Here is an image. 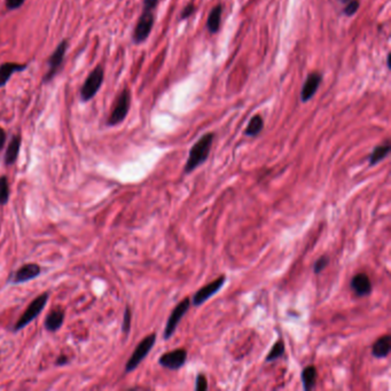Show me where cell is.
Returning a JSON list of instances; mask_svg holds the SVG:
<instances>
[{"label": "cell", "instance_id": "16", "mask_svg": "<svg viewBox=\"0 0 391 391\" xmlns=\"http://www.w3.org/2000/svg\"><path fill=\"white\" fill-rule=\"evenodd\" d=\"M391 350V336L389 334L383 335L380 338L376 339L372 348V355L375 358H385L388 357Z\"/></svg>", "mask_w": 391, "mask_h": 391}, {"label": "cell", "instance_id": "6", "mask_svg": "<svg viewBox=\"0 0 391 391\" xmlns=\"http://www.w3.org/2000/svg\"><path fill=\"white\" fill-rule=\"evenodd\" d=\"M67 50H68V40L64 39L57 46V48L54 50V52L51 54V57L48 58V61H47V72L45 74L44 79H43L44 83H48L50 81H52L54 76L57 75L59 69L62 67Z\"/></svg>", "mask_w": 391, "mask_h": 391}, {"label": "cell", "instance_id": "2", "mask_svg": "<svg viewBox=\"0 0 391 391\" xmlns=\"http://www.w3.org/2000/svg\"><path fill=\"white\" fill-rule=\"evenodd\" d=\"M105 79V69L104 66H96L90 72V75L84 81L83 86L81 88V99L83 102H87L92 100L96 95V93L102 86Z\"/></svg>", "mask_w": 391, "mask_h": 391}, {"label": "cell", "instance_id": "9", "mask_svg": "<svg viewBox=\"0 0 391 391\" xmlns=\"http://www.w3.org/2000/svg\"><path fill=\"white\" fill-rule=\"evenodd\" d=\"M226 282V277L225 276H221L219 278H217L216 280H213L212 282L208 283L202 288L195 292L193 299L190 300L194 306H200L202 305L204 302L208 301L210 297H212L215 294H217L218 291L222 289V287L225 285Z\"/></svg>", "mask_w": 391, "mask_h": 391}, {"label": "cell", "instance_id": "31", "mask_svg": "<svg viewBox=\"0 0 391 391\" xmlns=\"http://www.w3.org/2000/svg\"><path fill=\"white\" fill-rule=\"evenodd\" d=\"M6 132L3 128H0V151L3 150L5 146V142H6Z\"/></svg>", "mask_w": 391, "mask_h": 391}, {"label": "cell", "instance_id": "10", "mask_svg": "<svg viewBox=\"0 0 391 391\" xmlns=\"http://www.w3.org/2000/svg\"><path fill=\"white\" fill-rule=\"evenodd\" d=\"M186 360H187V351L180 348L176 349L174 351L164 353L158 359V364L167 370L177 371L185 365Z\"/></svg>", "mask_w": 391, "mask_h": 391}, {"label": "cell", "instance_id": "17", "mask_svg": "<svg viewBox=\"0 0 391 391\" xmlns=\"http://www.w3.org/2000/svg\"><path fill=\"white\" fill-rule=\"evenodd\" d=\"M390 151H391V146H390L389 141H387L385 143H382V145L376 146L374 150L372 151V153L369 156L370 166L376 165L381 161H383L384 158L388 157V155L390 154Z\"/></svg>", "mask_w": 391, "mask_h": 391}, {"label": "cell", "instance_id": "12", "mask_svg": "<svg viewBox=\"0 0 391 391\" xmlns=\"http://www.w3.org/2000/svg\"><path fill=\"white\" fill-rule=\"evenodd\" d=\"M350 287L352 291L358 297H365L371 295L372 282L366 273H358L351 279Z\"/></svg>", "mask_w": 391, "mask_h": 391}, {"label": "cell", "instance_id": "23", "mask_svg": "<svg viewBox=\"0 0 391 391\" xmlns=\"http://www.w3.org/2000/svg\"><path fill=\"white\" fill-rule=\"evenodd\" d=\"M9 199V185L6 177H0V204H6Z\"/></svg>", "mask_w": 391, "mask_h": 391}, {"label": "cell", "instance_id": "4", "mask_svg": "<svg viewBox=\"0 0 391 391\" xmlns=\"http://www.w3.org/2000/svg\"><path fill=\"white\" fill-rule=\"evenodd\" d=\"M155 342H156V334L153 333L148 335V336H146L140 343L138 344L136 350H134L132 353L131 358L128 360L127 366H125V372H127V373H130V372L134 371L139 365H140V362L145 359L148 353L151 352Z\"/></svg>", "mask_w": 391, "mask_h": 391}, {"label": "cell", "instance_id": "7", "mask_svg": "<svg viewBox=\"0 0 391 391\" xmlns=\"http://www.w3.org/2000/svg\"><path fill=\"white\" fill-rule=\"evenodd\" d=\"M47 300H48L47 292H44V294L36 297V299L31 302V304L28 306L26 312L22 314L20 319H18L15 327H14V330L17 332V330L25 328L28 324L31 323V321L34 320L36 316L41 312V311H43L44 306L46 305V303H47Z\"/></svg>", "mask_w": 391, "mask_h": 391}, {"label": "cell", "instance_id": "11", "mask_svg": "<svg viewBox=\"0 0 391 391\" xmlns=\"http://www.w3.org/2000/svg\"><path fill=\"white\" fill-rule=\"evenodd\" d=\"M321 82H323V74L319 71L311 72L310 75L306 77L301 90V101L303 102V104L310 101L315 95Z\"/></svg>", "mask_w": 391, "mask_h": 391}, {"label": "cell", "instance_id": "27", "mask_svg": "<svg viewBox=\"0 0 391 391\" xmlns=\"http://www.w3.org/2000/svg\"><path fill=\"white\" fill-rule=\"evenodd\" d=\"M194 12H195V5L193 3L187 4L184 7L183 11H181V14H180V16H179V20L180 21L186 20V18H188L190 15H193Z\"/></svg>", "mask_w": 391, "mask_h": 391}, {"label": "cell", "instance_id": "26", "mask_svg": "<svg viewBox=\"0 0 391 391\" xmlns=\"http://www.w3.org/2000/svg\"><path fill=\"white\" fill-rule=\"evenodd\" d=\"M130 328H131V310L128 306L127 310H125L124 313V319H123V326H122V330L124 334H128L130 332Z\"/></svg>", "mask_w": 391, "mask_h": 391}, {"label": "cell", "instance_id": "20", "mask_svg": "<svg viewBox=\"0 0 391 391\" xmlns=\"http://www.w3.org/2000/svg\"><path fill=\"white\" fill-rule=\"evenodd\" d=\"M20 147H21V137L14 136L11 140V143H9L7 147L6 154H5V163H6L7 165H11L16 161V158L18 156V152H20Z\"/></svg>", "mask_w": 391, "mask_h": 391}, {"label": "cell", "instance_id": "13", "mask_svg": "<svg viewBox=\"0 0 391 391\" xmlns=\"http://www.w3.org/2000/svg\"><path fill=\"white\" fill-rule=\"evenodd\" d=\"M28 68V64H20L14 62H5L0 64V88L6 86L13 74L23 71Z\"/></svg>", "mask_w": 391, "mask_h": 391}, {"label": "cell", "instance_id": "22", "mask_svg": "<svg viewBox=\"0 0 391 391\" xmlns=\"http://www.w3.org/2000/svg\"><path fill=\"white\" fill-rule=\"evenodd\" d=\"M283 353H285V343H283L282 339H278V341L274 343L273 348L271 349V351L268 352V355L265 358V361H274L279 359V358L282 357Z\"/></svg>", "mask_w": 391, "mask_h": 391}, {"label": "cell", "instance_id": "19", "mask_svg": "<svg viewBox=\"0 0 391 391\" xmlns=\"http://www.w3.org/2000/svg\"><path fill=\"white\" fill-rule=\"evenodd\" d=\"M316 378H318V372L314 366H308L302 371L301 379L303 382V387L306 391L312 390L315 387Z\"/></svg>", "mask_w": 391, "mask_h": 391}, {"label": "cell", "instance_id": "25", "mask_svg": "<svg viewBox=\"0 0 391 391\" xmlns=\"http://www.w3.org/2000/svg\"><path fill=\"white\" fill-rule=\"evenodd\" d=\"M329 263V257L327 255H323L321 257L316 260L314 266H313V272L315 274H319L324 271V270L327 267V265Z\"/></svg>", "mask_w": 391, "mask_h": 391}, {"label": "cell", "instance_id": "14", "mask_svg": "<svg viewBox=\"0 0 391 391\" xmlns=\"http://www.w3.org/2000/svg\"><path fill=\"white\" fill-rule=\"evenodd\" d=\"M40 274V266L37 264H27L16 272L14 277V282L20 283L32 280Z\"/></svg>", "mask_w": 391, "mask_h": 391}, {"label": "cell", "instance_id": "30", "mask_svg": "<svg viewBox=\"0 0 391 391\" xmlns=\"http://www.w3.org/2000/svg\"><path fill=\"white\" fill-rule=\"evenodd\" d=\"M158 4V0H143V9L146 11H154Z\"/></svg>", "mask_w": 391, "mask_h": 391}, {"label": "cell", "instance_id": "3", "mask_svg": "<svg viewBox=\"0 0 391 391\" xmlns=\"http://www.w3.org/2000/svg\"><path fill=\"white\" fill-rule=\"evenodd\" d=\"M130 106H131V92L128 88H124L115 101V105L109 115L108 120H107V124L110 125V127H115V125L122 123L129 114Z\"/></svg>", "mask_w": 391, "mask_h": 391}, {"label": "cell", "instance_id": "21", "mask_svg": "<svg viewBox=\"0 0 391 391\" xmlns=\"http://www.w3.org/2000/svg\"><path fill=\"white\" fill-rule=\"evenodd\" d=\"M264 120L260 115H255L250 118L248 125L245 130V136L247 137H257L263 131Z\"/></svg>", "mask_w": 391, "mask_h": 391}, {"label": "cell", "instance_id": "5", "mask_svg": "<svg viewBox=\"0 0 391 391\" xmlns=\"http://www.w3.org/2000/svg\"><path fill=\"white\" fill-rule=\"evenodd\" d=\"M154 11H146V9H143L133 30L132 39L134 44H141L147 40L151 35L153 27H154Z\"/></svg>", "mask_w": 391, "mask_h": 391}, {"label": "cell", "instance_id": "32", "mask_svg": "<svg viewBox=\"0 0 391 391\" xmlns=\"http://www.w3.org/2000/svg\"><path fill=\"white\" fill-rule=\"evenodd\" d=\"M68 361V359H67V358L66 357H60L59 358V359L57 360V365H64V364H66V362Z\"/></svg>", "mask_w": 391, "mask_h": 391}, {"label": "cell", "instance_id": "8", "mask_svg": "<svg viewBox=\"0 0 391 391\" xmlns=\"http://www.w3.org/2000/svg\"><path fill=\"white\" fill-rule=\"evenodd\" d=\"M190 304H192V301H190L189 297H185L180 303L177 304L174 311L171 312L169 319H167L164 334H163L164 339H169L172 335L175 334L177 327H178V324L180 323V320L183 319V316L187 313V311L189 310Z\"/></svg>", "mask_w": 391, "mask_h": 391}, {"label": "cell", "instance_id": "29", "mask_svg": "<svg viewBox=\"0 0 391 391\" xmlns=\"http://www.w3.org/2000/svg\"><path fill=\"white\" fill-rule=\"evenodd\" d=\"M26 0H6V8L8 11H15L23 6Z\"/></svg>", "mask_w": 391, "mask_h": 391}, {"label": "cell", "instance_id": "33", "mask_svg": "<svg viewBox=\"0 0 391 391\" xmlns=\"http://www.w3.org/2000/svg\"><path fill=\"white\" fill-rule=\"evenodd\" d=\"M390 60H391V54L388 53V55H387V67H388L389 70L391 69V62H390Z\"/></svg>", "mask_w": 391, "mask_h": 391}, {"label": "cell", "instance_id": "24", "mask_svg": "<svg viewBox=\"0 0 391 391\" xmlns=\"http://www.w3.org/2000/svg\"><path fill=\"white\" fill-rule=\"evenodd\" d=\"M359 7H360V4H359V2H358V0H349V2L347 3V6L344 7V9H343V13L346 14L347 16L351 17L358 12Z\"/></svg>", "mask_w": 391, "mask_h": 391}, {"label": "cell", "instance_id": "18", "mask_svg": "<svg viewBox=\"0 0 391 391\" xmlns=\"http://www.w3.org/2000/svg\"><path fill=\"white\" fill-rule=\"evenodd\" d=\"M64 320V311L63 310H54L51 312L45 320V328L48 332H55L61 327Z\"/></svg>", "mask_w": 391, "mask_h": 391}, {"label": "cell", "instance_id": "28", "mask_svg": "<svg viewBox=\"0 0 391 391\" xmlns=\"http://www.w3.org/2000/svg\"><path fill=\"white\" fill-rule=\"evenodd\" d=\"M208 389V382L206 376L203 374H199L197 376V382H195V390L197 391H204Z\"/></svg>", "mask_w": 391, "mask_h": 391}, {"label": "cell", "instance_id": "1", "mask_svg": "<svg viewBox=\"0 0 391 391\" xmlns=\"http://www.w3.org/2000/svg\"><path fill=\"white\" fill-rule=\"evenodd\" d=\"M213 139H215V134L209 132L203 134V136L194 143L193 147L190 148L187 162H186L184 167L185 174H190V172H193L198 166L203 164V163L208 160L213 143Z\"/></svg>", "mask_w": 391, "mask_h": 391}, {"label": "cell", "instance_id": "15", "mask_svg": "<svg viewBox=\"0 0 391 391\" xmlns=\"http://www.w3.org/2000/svg\"><path fill=\"white\" fill-rule=\"evenodd\" d=\"M222 14H223V6L221 4H217L213 7L210 13H209L207 20V29L210 35H215L221 29L222 23Z\"/></svg>", "mask_w": 391, "mask_h": 391}]
</instances>
